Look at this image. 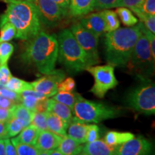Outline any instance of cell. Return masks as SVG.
<instances>
[{
  "instance_id": "7dc6e473",
  "label": "cell",
  "mask_w": 155,
  "mask_h": 155,
  "mask_svg": "<svg viewBox=\"0 0 155 155\" xmlns=\"http://www.w3.org/2000/svg\"><path fill=\"white\" fill-rule=\"evenodd\" d=\"M9 136L7 133V122L0 121V139H8Z\"/></svg>"
},
{
  "instance_id": "6da1fadb",
  "label": "cell",
  "mask_w": 155,
  "mask_h": 155,
  "mask_svg": "<svg viewBox=\"0 0 155 155\" xmlns=\"http://www.w3.org/2000/svg\"><path fill=\"white\" fill-rule=\"evenodd\" d=\"M58 57V42L55 35L40 31L27 40L20 58L23 63L34 66L40 73L49 74L55 70Z\"/></svg>"
},
{
  "instance_id": "f546056e",
  "label": "cell",
  "mask_w": 155,
  "mask_h": 155,
  "mask_svg": "<svg viewBox=\"0 0 155 155\" xmlns=\"http://www.w3.org/2000/svg\"><path fill=\"white\" fill-rule=\"evenodd\" d=\"M16 36V30L11 23L6 22L0 26V43L9 42Z\"/></svg>"
},
{
  "instance_id": "f1b7e54d",
  "label": "cell",
  "mask_w": 155,
  "mask_h": 155,
  "mask_svg": "<svg viewBox=\"0 0 155 155\" xmlns=\"http://www.w3.org/2000/svg\"><path fill=\"white\" fill-rule=\"evenodd\" d=\"M135 13L140 19V22L144 25L145 28L148 29L153 34L155 33V16L152 15L147 14L139 9L131 11Z\"/></svg>"
},
{
  "instance_id": "60d3db41",
  "label": "cell",
  "mask_w": 155,
  "mask_h": 155,
  "mask_svg": "<svg viewBox=\"0 0 155 155\" xmlns=\"http://www.w3.org/2000/svg\"><path fill=\"white\" fill-rule=\"evenodd\" d=\"M12 76V75L9 71L7 63L0 65V83L2 86H5V85L8 82Z\"/></svg>"
},
{
  "instance_id": "7a4b0ae2",
  "label": "cell",
  "mask_w": 155,
  "mask_h": 155,
  "mask_svg": "<svg viewBox=\"0 0 155 155\" xmlns=\"http://www.w3.org/2000/svg\"><path fill=\"white\" fill-rule=\"evenodd\" d=\"M6 22L15 27V38L22 40H30L41 31L38 12L28 0L8 4L5 12L0 17V26Z\"/></svg>"
},
{
  "instance_id": "8992f818",
  "label": "cell",
  "mask_w": 155,
  "mask_h": 155,
  "mask_svg": "<svg viewBox=\"0 0 155 155\" xmlns=\"http://www.w3.org/2000/svg\"><path fill=\"white\" fill-rule=\"evenodd\" d=\"M73 110L75 117L84 123H99L104 120L114 119L119 117L121 111L119 108L86 100L81 96L75 102Z\"/></svg>"
},
{
  "instance_id": "3957f363",
  "label": "cell",
  "mask_w": 155,
  "mask_h": 155,
  "mask_svg": "<svg viewBox=\"0 0 155 155\" xmlns=\"http://www.w3.org/2000/svg\"><path fill=\"white\" fill-rule=\"evenodd\" d=\"M141 35L139 24L107 32L105 39V55L108 64L114 67H126Z\"/></svg>"
},
{
  "instance_id": "74e56055",
  "label": "cell",
  "mask_w": 155,
  "mask_h": 155,
  "mask_svg": "<svg viewBox=\"0 0 155 155\" xmlns=\"http://www.w3.org/2000/svg\"><path fill=\"white\" fill-rule=\"evenodd\" d=\"M100 130L99 127L96 124H88V130L86 134V142H92L99 139Z\"/></svg>"
},
{
  "instance_id": "d6986e66",
  "label": "cell",
  "mask_w": 155,
  "mask_h": 155,
  "mask_svg": "<svg viewBox=\"0 0 155 155\" xmlns=\"http://www.w3.org/2000/svg\"><path fill=\"white\" fill-rule=\"evenodd\" d=\"M83 145L66 135L62 138L58 150L63 155H78L82 150Z\"/></svg>"
},
{
  "instance_id": "8fae6325",
  "label": "cell",
  "mask_w": 155,
  "mask_h": 155,
  "mask_svg": "<svg viewBox=\"0 0 155 155\" xmlns=\"http://www.w3.org/2000/svg\"><path fill=\"white\" fill-rule=\"evenodd\" d=\"M65 73L61 70H53L49 74L45 75L30 83L34 91L50 98L57 94L58 84L65 79Z\"/></svg>"
},
{
  "instance_id": "4dcf8cb0",
  "label": "cell",
  "mask_w": 155,
  "mask_h": 155,
  "mask_svg": "<svg viewBox=\"0 0 155 155\" xmlns=\"http://www.w3.org/2000/svg\"><path fill=\"white\" fill-rule=\"evenodd\" d=\"M47 114L46 112H34L30 124L40 131L47 130Z\"/></svg>"
},
{
  "instance_id": "ab89813d",
  "label": "cell",
  "mask_w": 155,
  "mask_h": 155,
  "mask_svg": "<svg viewBox=\"0 0 155 155\" xmlns=\"http://www.w3.org/2000/svg\"><path fill=\"white\" fill-rule=\"evenodd\" d=\"M0 96L4 97V98H8V99L12 101L17 104L20 102V96L19 94L13 91L9 90V89L3 87L0 88Z\"/></svg>"
},
{
  "instance_id": "83f0119b",
  "label": "cell",
  "mask_w": 155,
  "mask_h": 155,
  "mask_svg": "<svg viewBox=\"0 0 155 155\" xmlns=\"http://www.w3.org/2000/svg\"><path fill=\"white\" fill-rule=\"evenodd\" d=\"M10 141L15 147L18 155H38L40 152V151L34 145L19 142L15 138H12Z\"/></svg>"
},
{
  "instance_id": "ee69618b",
  "label": "cell",
  "mask_w": 155,
  "mask_h": 155,
  "mask_svg": "<svg viewBox=\"0 0 155 155\" xmlns=\"http://www.w3.org/2000/svg\"><path fill=\"white\" fill-rule=\"evenodd\" d=\"M12 112L10 109H5V108H0V121L7 122L11 118Z\"/></svg>"
},
{
  "instance_id": "1f68e13d",
  "label": "cell",
  "mask_w": 155,
  "mask_h": 155,
  "mask_svg": "<svg viewBox=\"0 0 155 155\" xmlns=\"http://www.w3.org/2000/svg\"><path fill=\"white\" fill-rule=\"evenodd\" d=\"M7 133L9 137H14L17 136L20 131L22 130L25 126L22 121L15 117H12L7 122Z\"/></svg>"
},
{
  "instance_id": "d590c367",
  "label": "cell",
  "mask_w": 155,
  "mask_h": 155,
  "mask_svg": "<svg viewBox=\"0 0 155 155\" xmlns=\"http://www.w3.org/2000/svg\"><path fill=\"white\" fill-rule=\"evenodd\" d=\"M144 2V0H119L116 7H126L133 11L140 8Z\"/></svg>"
},
{
  "instance_id": "ffe728a7",
  "label": "cell",
  "mask_w": 155,
  "mask_h": 155,
  "mask_svg": "<svg viewBox=\"0 0 155 155\" xmlns=\"http://www.w3.org/2000/svg\"><path fill=\"white\" fill-rule=\"evenodd\" d=\"M134 137V135L131 132L111 131L106 134L104 141L108 146L117 147L133 139Z\"/></svg>"
},
{
  "instance_id": "7402d4cb",
  "label": "cell",
  "mask_w": 155,
  "mask_h": 155,
  "mask_svg": "<svg viewBox=\"0 0 155 155\" xmlns=\"http://www.w3.org/2000/svg\"><path fill=\"white\" fill-rule=\"evenodd\" d=\"M12 117L19 119L24 124L25 127L30 124L34 111L25 107L22 104H16L10 108Z\"/></svg>"
},
{
  "instance_id": "30bf717a",
  "label": "cell",
  "mask_w": 155,
  "mask_h": 155,
  "mask_svg": "<svg viewBox=\"0 0 155 155\" xmlns=\"http://www.w3.org/2000/svg\"><path fill=\"white\" fill-rule=\"evenodd\" d=\"M70 30L81 48L88 55L92 65L99 63L100 59L98 50L99 37L85 28L80 22L73 24Z\"/></svg>"
},
{
  "instance_id": "4316f807",
  "label": "cell",
  "mask_w": 155,
  "mask_h": 155,
  "mask_svg": "<svg viewBox=\"0 0 155 155\" xmlns=\"http://www.w3.org/2000/svg\"><path fill=\"white\" fill-rule=\"evenodd\" d=\"M116 13L119 15L120 19L125 26L133 27L138 23V19L133 15L130 9L126 7H118Z\"/></svg>"
},
{
  "instance_id": "e575fe53",
  "label": "cell",
  "mask_w": 155,
  "mask_h": 155,
  "mask_svg": "<svg viewBox=\"0 0 155 155\" xmlns=\"http://www.w3.org/2000/svg\"><path fill=\"white\" fill-rule=\"evenodd\" d=\"M139 25V28L143 34L146 36V38L148 40L149 44H150V48L151 53H152V57L155 59V36L154 34H153L152 32H151L148 29L145 28V26L142 24L141 22L138 23Z\"/></svg>"
},
{
  "instance_id": "7c38bea8",
  "label": "cell",
  "mask_w": 155,
  "mask_h": 155,
  "mask_svg": "<svg viewBox=\"0 0 155 155\" xmlns=\"http://www.w3.org/2000/svg\"><path fill=\"white\" fill-rule=\"evenodd\" d=\"M153 153L152 143L142 136L134 137L116 149V155H153Z\"/></svg>"
},
{
  "instance_id": "681fc988",
  "label": "cell",
  "mask_w": 155,
  "mask_h": 155,
  "mask_svg": "<svg viewBox=\"0 0 155 155\" xmlns=\"http://www.w3.org/2000/svg\"><path fill=\"white\" fill-rule=\"evenodd\" d=\"M50 155H63V154H62V153L60 152V151L58 150L57 148H56V149H55V150H51Z\"/></svg>"
},
{
  "instance_id": "c3c4849f",
  "label": "cell",
  "mask_w": 155,
  "mask_h": 155,
  "mask_svg": "<svg viewBox=\"0 0 155 155\" xmlns=\"http://www.w3.org/2000/svg\"><path fill=\"white\" fill-rule=\"evenodd\" d=\"M0 155H6L4 139H0Z\"/></svg>"
},
{
  "instance_id": "f5cc1de1",
  "label": "cell",
  "mask_w": 155,
  "mask_h": 155,
  "mask_svg": "<svg viewBox=\"0 0 155 155\" xmlns=\"http://www.w3.org/2000/svg\"><path fill=\"white\" fill-rule=\"evenodd\" d=\"M3 87H5V86H2V85L1 84V83H0V88H3Z\"/></svg>"
},
{
  "instance_id": "bcb514c9",
  "label": "cell",
  "mask_w": 155,
  "mask_h": 155,
  "mask_svg": "<svg viewBox=\"0 0 155 155\" xmlns=\"http://www.w3.org/2000/svg\"><path fill=\"white\" fill-rule=\"evenodd\" d=\"M66 14L68 15L70 0H53ZM69 16V15H68Z\"/></svg>"
},
{
  "instance_id": "7bdbcfd3",
  "label": "cell",
  "mask_w": 155,
  "mask_h": 155,
  "mask_svg": "<svg viewBox=\"0 0 155 155\" xmlns=\"http://www.w3.org/2000/svg\"><path fill=\"white\" fill-rule=\"evenodd\" d=\"M4 141H5L6 155H18L14 145L12 144L10 139L9 138L4 139Z\"/></svg>"
},
{
  "instance_id": "603a6c76",
  "label": "cell",
  "mask_w": 155,
  "mask_h": 155,
  "mask_svg": "<svg viewBox=\"0 0 155 155\" xmlns=\"http://www.w3.org/2000/svg\"><path fill=\"white\" fill-rule=\"evenodd\" d=\"M40 131L37 128L30 124L28 127L23 128V129L20 131L19 134L17 137H15V139L17 141H19V142L34 145L35 146Z\"/></svg>"
},
{
  "instance_id": "5b68a950",
  "label": "cell",
  "mask_w": 155,
  "mask_h": 155,
  "mask_svg": "<svg viewBox=\"0 0 155 155\" xmlns=\"http://www.w3.org/2000/svg\"><path fill=\"white\" fill-rule=\"evenodd\" d=\"M140 83L131 88L125 98L127 107L133 111L152 115L155 113V86L150 78L138 77Z\"/></svg>"
},
{
  "instance_id": "9c48e42d",
  "label": "cell",
  "mask_w": 155,
  "mask_h": 155,
  "mask_svg": "<svg viewBox=\"0 0 155 155\" xmlns=\"http://www.w3.org/2000/svg\"><path fill=\"white\" fill-rule=\"evenodd\" d=\"M33 4L38 12L41 25L53 28L61 25L68 16L53 0H28Z\"/></svg>"
},
{
  "instance_id": "836d02e7",
  "label": "cell",
  "mask_w": 155,
  "mask_h": 155,
  "mask_svg": "<svg viewBox=\"0 0 155 155\" xmlns=\"http://www.w3.org/2000/svg\"><path fill=\"white\" fill-rule=\"evenodd\" d=\"M119 0H96L94 11H102L116 7Z\"/></svg>"
},
{
  "instance_id": "44dd1931",
  "label": "cell",
  "mask_w": 155,
  "mask_h": 155,
  "mask_svg": "<svg viewBox=\"0 0 155 155\" xmlns=\"http://www.w3.org/2000/svg\"><path fill=\"white\" fill-rule=\"evenodd\" d=\"M47 127L48 129L56 134L61 136L62 137L67 135L66 129L64 125L63 121L51 112H48L47 114Z\"/></svg>"
},
{
  "instance_id": "816d5d0a",
  "label": "cell",
  "mask_w": 155,
  "mask_h": 155,
  "mask_svg": "<svg viewBox=\"0 0 155 155\" xmlns=\"http://www.w3.org/2000/svg\"><path fill=\"white\" fill-rule=\"evenodd\" d=\"M50 152H51V150L50 151H43V152H40V153H39L38 155H50Z\"/></svg>"
},
{
  "instance_id": "f6af8a7d",
  "label": "cell",
  "mask_w": 155,
  "mask_h": 155,
  "mask_svg": "<svg viewBox=\"0 0 155 155\" xmlns=\"http://www.w3.org/2000/svg\"><path fill=\"white\" fill-rule=\"evenodd\" d=\"M16 104L17 103L4 97L1 96V98H0V108H5V109H10Z\"/></svg>"
},
{
  "instance_id": "ac0fdd59",
  "label": "cell",
  "mask_w": 155,
  "mask_h": 155,
  "mask_svg": "<svg viewBox=\"0 0 155 155\" xmlns=\"http://www.w3.org/2000/svg\"><path fill=\"white\" fill-rule=\"evenodd\" d=\"M68 136L81 144L86 143V134L88 124L76 117H73L72 121L68 127Z\"/></svg>"
},
{
  "instance_id": "8d00e7d4",
  "label": "cell",
  "mask_w": 155,
  "mask_h": 155,
  "mask_svg": "<svg viewBox=\"0 0 155 155\" xmlns=\"http://www.w3.org/2000/svg\"><path fill=\"white\" fill-rule=\"evenodd\" d=\"M20 96V95H19ZM40 100H38V98H36L35 97L30 96V95H26V96H20V102L25 107H26L28 109H30V111H32L35 112V109L38 104V101Z\"/></svg>"
},
{
  "instance_id": "cb8c5ba5",
  "label": "cell",
  "mask_w": 155,
  "mask_h": 155,
  "mask_svg": "<svg viewBox=\"0 0 155 155\" xmlns=\"http://www.w3.org/2000/svg\"><path fill=\"white\" fill-rule=\"evenodd\" d=\"M80 96L81 95L78 94V93L58 91L57 94L53 96V99L59 103H61L64 105L68 106L71 110H73L75 102L77 101Z\"/></svg>"
},
{
  "instance_id": "9a60e30c",
  "label": "cell",
  "mask_w": 155,
  "mask_h": 155,
  "mask_svg": "<svg viewBox=\"0 0 155 155\" xmlns=\"http://www.w3.org/2000/svg\"><path fill=\"white\" fill-rule=\"evenodd\" d=\"M117 147L108 146L101 139L87 142L78 155H116Z\"/></svg>"
},
{
  "instance_id": "b9f144b4",
  "label": "cell",
  "mask_w": 155,
  "mask_h": 155,
  "mask_svg": "<svg viewBox=\"0 0 155 155\" xmlns=\"http://www.w3.org/2000/svg\"><path fill=\"white\" fill-rule=\"evenodd\" d=\"M135 10V9H134ZM139 10L144 12L147 14L155 15V0H144V3Z\"/></svg>"
},
{
  "instance_id": "db71d44e",
  "label": "cell",
  "mask_w": 155,
  "mask_h": 155,
  "mask_svg": "<svg viewBox=\"0 0 155 155\" xmlns=\"http://www.w3.org/2000/svg\"><path fill=\"white\" fill-rule=\"evenodd\" d=\"M0 98H1V96H0Z\"/></svg>"
},
{
  "instance_id": "f35d334b",
  "label": "cell",
  "mask_w": 155,
  "mask_h": 155,
  "mask_svg": "<svg viewBox=\"0 0 155 155\" xmlns=\"http://www.w3.org/2000/svg\"><path fill=\"white\" fill-rule=\"evenodd\" d=\"M75 82L74 79L69 77L66 79H64L58 86V91H68L72 92L75 89Z\"/></svg>"
},
{
  "instance_id": "2e32d148",
  "label": "cell",
  "mask_w": 155,
  "mask_h": 155,
  "mask_svg": "<svg viewBox=\"0 0 155 155\" xmlns=\"http://www.w3.org/2000/svg\"><path fill=\"white\" fill-rule=\"evenodd\" d=\"M47 111L51 112L59 117L63 121L65 129H68L73 119L71 109L68 106L56 101L53 98H48L47 100Z\"/></svg>"
},
{
  "instance_id": "d4e9b609",
  "label": "cell",
  "mask_w": 155,
  "mask_h": 155,
  "mask_svg": "<svg viewBox=\"0 0 155 155\" xmlns=\"http://www.w3.org/2000/svg\"><path fill=\"white\" fill-rule=\"evenodd\" d=\"M101 12L105 21L106 32H112L119 28L120 21L116 12L109 9H104Z\"/></svg>"
},
{
  "instance_id": "d6a6232c",
  "label": "cell",
  "mask_w": 155,
  "mask_h": 155,
  "mask_svg": "<svg viewBox=\"0 0 155 155\" xmlns=\"http://www.w3.org/2000/svg\"><path fill=\"white\" fill-rule=\"evenodd\" d=\"M14 52V46L8 42L0 43V65L7 63Z\"/></svg>"
},
{
  "instance_id": "e0dca14e",
  "label": "cell",
  "mask_w": 155,
  "mask_h": 155,
  "mask_svg": "<svg viewBox=\"0 0 155 155\" xmlns=\"http://www.w3.org/2000/svg\"><path fill=\"white\" fill-rule=\"evenodd\" d=\"M96 0H70V17H82L94 11Z\"/></svg>"
},
{
  "instance_id": "4fadbf2b",
  "label": "cell",
  "mask_w": 155,
  "mask_h": 155,
  "mask_svg": "<svg viewBox=\"0 0 155 155\" xmlns=\"http://www.w3.org/2000/svg\"><path fill=\"white\" fill-rule=\"evenodd\" d=\"M80 23L98 37L106 32V24L101 11L84 15L81 17Z\"/></svg>"
},
{
  "instance_id": "52a82bcc",
  "label": "cell",
  "mask_w": 155,
  "mask_h": 155,
  "mask_svg": "<svg viewBox=\"0 0 155 155\" xmlns=\"http://www.w3.org/2000/svg\"><path fill=\"white\" fill-rule=\"evenodd\" d=\"M154 61L148 40L141 32L126 66L138 77L149 78L154 73Z\"/></svg>"
},
{
  "instance_id": "277c9868",
  "label": "cell",
  "mask_w": 155,
  "mask_h": 155,
  "mask_svg": "<svg viewBox=\"0 0 155 155\" xmlns=\"http://www.w3.org/2000/svg\"><path fill=\"white\" fill-rule=\"evenodd\" d=\"M57 40L58 59L69 72L78 73L92 66L88 55L78 43L71 30L65 29L61 31L58 35Z\"/></svg>"
},
{
  "instance_id": "ba28073f",
  "label": "cell",
  "mask_w": 155,
  "mask_h": 155,
  "mask_svg": "<svg viewBox=\"0 0 155 155\" xmlns=\"http://www.w3.org/2000/svg\"><path fill=\"white\" fill-rule=\"evenodd\" d=\"M86 71L90 73L94 78V84L90 91L98 98H104L108 91L118 85V81L114 75V67L109 64L92 65Z\"/></svg>"
},
{
  "instance_id": "484cf974",
  "label": "cell",
  "mask_w": 155,
  "mask_h": 155,
  "mask_svg": "<svg viewBox=\"0 0 155 155\" xmlns=\"http://www.w3.org/2000/svg\"><path fill=\"white\" fill-rule=\"evenodd\" d=\"M5 88L13 91L19 94L25 90H31L32 89V86L30 83L27 82L12 76L6 84L5 85Z\"/></svg>"
},
{
  "instance_id": "5bb4252c",
  "label": "cell",
  "mask_w": 155,
  "mask_h": 155,
  "mask_svg": "<svg viewBox=\"0 0 155 155\" xmlns=\"http://www.w3.org/2000/svg\"><path fill=\"white\" fill-rule=\"evenodd\" d=\"M63 137L47 129L40 131L35 147L40 152L50 151L58 148Z\"/></svg>"
},
{
  "instance_id": "f907efd6",
  "label": "cell",
  "mask_w": 155,
  "mask_h": 155,
  "mask_svg": "<svg viewBox=\"0 0 155 155\" xmlns=\"http://www.w3.org/2000/svg\"><path fill=\"white\" fill-rule=\"evenodd\" d=\"M1 1L4 2L9 4V3H15V2H22V1H26V0H1Z\"/></svg>"
}]
</instances>
